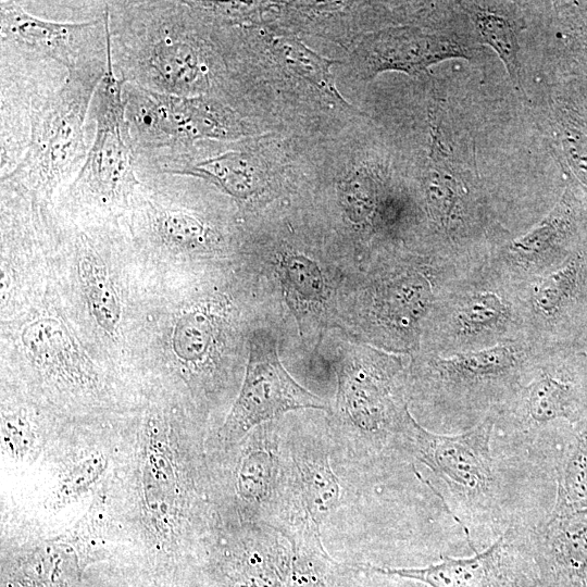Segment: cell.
<instances>
[{
  "instance_id": "obj_1",
  "label": "cell",
  "mask_w": 587,
  "mask_h": 587,
  "mask_svg": "<svg viewBox=\"0 0 587 587\" xmlns=\"http://www.w3.org/2000/svg\"><path fill=\"white\" fill-rule=\"evenodd\" d=\"M458 141L450 126L446 135L442 117L433 125L423 195L434 234L430 257L467 267L513 236L479 179L469 143Z\"/></svg>"
},
{
  "instance_id": "obj_2",
  "label": "cell",
  "mask_w": 587,
  "mask_h": 587,
  "mask_svg": "<svg viewBox=\"0 0 587 587\" xmlns=\"http://www.w3.org/2000/svg\"><path fill=\"white\" fill-rule=\"evenodd\" d=\"M422 338L423 351L441 355L525 338L521 284L489 260L460 270L440 289Z\"/></svg>"
},
{
  "instance_id": "obj_3",
  "label": "cell",
  "mask_w": 587,
  "mask_h": 587,
  "mask_svg": "<svg viewBox=\"0 0 587 587\" xmlns=\"http://www.w3.org/2000/svg\"><path fill=\"white\" fill-rule=\"evenodd\" d=\"M544 352L526 338L446 355L422 351L412 375L435 402L473 411L494 407L505 395L515 396Z\"/></svg>"
},
{
  "instance_id": "obj_4",
  "label": "cell",
  "mask_w": 587,
  "mask_h": 587,
  "mask_svg": "<svg viewBox=\"0 0 587 587\" xmlns=\"http://www.w3.org/2000/svg\"><path fill=\"white\" fill-rule=\"evenodd\" d=\"M334 453L327 442L282 435L277 486L266 524L291 546L323 545L322 526L341 499Z\"/></svg>"
},
{
  "instance_id": "obj_5",
  "label": "cell",
  "mask_w": 587,
  "mask_h": 587,
  "mask_svg": "<svg viewBox=\"0 0 587 587\" xmlns=\"http://www.w3.org/2000/svg\"><path fill=\"white\" fill-rule=\"evenodd\" d=\"M98 77L76 68L32 122L28 150L11 177L49 195L85 158L83 125Z\"/></svg>"
},
{
  "instance_id": "obj_6",
  "label": "cell",
  "mask_w": 587,
  "mask_h": 587,
  "mask_svg": "<svg viewBox=\"0 0 587 587\" xmlns=\"http://www.w3.org/2000/svg\"><path fill=\"white\" fill-rule=\"evenodd\" d=\"M401 365L387 355L342 374L337 400L341 429L336 436L339 451L353 460L382 446L388 434L400 435L409 413L402 400Z\"/></svg>"
},
{
  "instance_id": "obj_7",
  "label": "cell",
  "mask_w": 587,
  "mask_h": 587,
  "mask_svg": "<svg viewBox=\"0 0 587 587\" xmlns=\"http://www.w3.org/2000/svg\"><path fill=\"white\" fill-rule=\"evenodd\" d=\"M298 409L329 411L326 401L300 386L285 370L275 337L267 330H255L249 340L245 379L217 433V446L229 450L255 427Z\"/></svg>"
},
{
  "instance_id": "obj_8",
  "label": "cell",
  "mask_w": 587,
  "mask_h": 587,
  "mask_svg": "<svg viewBox=\"0 0 587 587\" xmlns=\"http://www.w3.org/2000/svg\"><path fill=\"white\" fill-rule=\"evenodd\" d=\"M525 338L541 351H587V237L555 271L521 284Z\"/></svg>"
},
{
  "instance_id": "obj_9",
  "label": "cell",
  "mask_w": 587,
  "mask_h": 587,
  "mask_svg": "<svg viewBox=\"0 0 587 587\" xmlns=\"http://www.w3.org/2000/svg\"><path fill=\"white\" fill-rule=\"evenodd\" d=\"M107 30V67L95 93L97 130L75 185L103 202L124 201L139 182L135 174V157L124 116L126 101L122 97L125 79L115 77Z\"/></svg>"
},
{
  "instance_id": "obj_10",
  "label": "cell",
  "mask_w": 587,
  "mask_h": 587,
  "mask_svg": "<svg viewBox=\"0 0 587 587\" xmlns=\"http://www.w3.org/2000/svg\"><path fill=\"white\" fill-rule=\"evenodd\" d=\"M586 237L587 195L573 182L544 217L494 249L488 260L522 284L561 267Z\"/></svg>"
},
{
  "instance_id": "obj_11",
  "label": "cell",
  "mask_w": 587,
  "mask_h": 587,
  "mask_svg": "<svg viewBox=\"0 0 587 587\" xmlns=\"http://www.w3.org/2000/svg\"><path fill=\"white\" fill-rule=\"evenodd\" d=\"M476 54L467 39L451 30L410 25L369 33L354 50L359 72L366 79L387 71L419 75L441 61Z\"/></svg>"
},
{
  "instance_id": "obj_12",
  "label": "cell",
  "mask_w": 587,
  "mask_h": 587,
  "mask_svg": "<svg viewBox=\"0 0 587 587\" xmlns=\"http://www.w3.org/2000/svg\"><path fill=\"white\" fill-rule=\"evenodd\" d=\"M138 129L152 140L234 139L247 132L235 113L203 97H179L139 90L130 100Z\"/></svg>"
},
{
  "instance_id": "obj_13",
  "label": "cell",
  "mask_w": 587,
  "mask_h": 587,
  "mask_svg": "<svg viewBox=\"0 0 587 587\" xmlns=\"http://www.w3.org/2000/svg\"><path fill=\"white\" fill-rule=\"evenodd\" d=\"M494 423L490 415L464 434L444 436L423 428L409 412L399 436L422 462L457 485L475 489L490 475L488 445Z\"/></svg>"
},
{
  "instance_id": "obj_14",
  "label": "cell",
  "mask_w": 587,
  "mask_h": 587,
  "mask_svg": "<svg viewBox=\"0 0 587 587\" xmlns=\"http://www.w3.org/2000/svg\"><path fill=\"white\" fill-rule=\"evenodd\" d=\"M282 434L276 421L255 427L238 445L233 488L243 523H265L274 500Z\"/></svg>"
},
{
  "instance_id": "obj_15",
  "label": "cell",
  "mask_w": 587,
  "mask_h": 587,
  "mask_svg": "<svg viewBox=\"0 0 587 587\" xmlns=\"http://www.w3.org/2000/svg\"><path fill=\"white\" fill-rule=\"evenodd\" d=\"M229 552L225 587H284L292 566L290 542L273 526L243 523Z\"/></svg>"
},
{
  "instance_id": "obj_16",
  "label": "cell",
  "mask_w": 587,
  "mask_h": 587,
  "mask_svg": "<svg viewBox=\"0 0 587 587\" xmlns=\"http://www.w3.org/2000/svg\"><path fill=\"white\" fill-rule=\"evenodd\" d=\"M148 446L142 472L146 505L161 524H175L180 508V491L162 419L147 424Z\"/></svg>"
},
{
  "instance_id": "obj_17",
  "label": "cell",
  "mask_w": 587,
  "mask_h": 587,
  "mask_svg": "<svg viewBox=\"0 0 587 587\" xmlns=\"http://www.w3.org/2000/svg\"><path fill=\"white\" fill-rule=\"evenodd\" d=\"M555 148L574 182L587 195V97L579 87L549 97Z\"/></svg>"
},
{
  "instance_id": "obj_18",
  "label": "cell",
  "mask_w": 587,
  "mask_h": 587,
  "mask_svg": "<svg viewBox=\"0 0 587 587\" xmlns=\"http://www.w3.org/2000/svg\"><path fill=\"white\" fill-rule=\"evenodd\" d=\"M147 66L163 93L196 97L208 84L207 64L197 48L171 36L152 46Z\"/></svg>"
},
{
  "instance_id": "obj_19",
  "label": "cell",
  "mask_w": 587,
  "mask_h": 587,
  "mask_svg": "<svg viewBox=\"0 0 587 587\" xmlns=\"http://www.w3.org/2000/svg\"><path fill=\"white\" fill-rule=\"evenodd\" d=\"M91 23L66 24L41 20L15 3L1 5V30L12 38L75 68L72 41L92 28Z\"/></svg>"
},
{
  "instance_id": "obj_20",
  "label": "cell",
  "mask_w": 587,
  "mask_h": 587,
  "mask_svg": "<svg viewBox=\"0 0 587 587\" xmlns=\"http://www.w3.org/2000/svg\"><path fill=\"white\" fill-rule=\"evenodd\" d=\"M478 37L492 48L503 62L513 86L523 91V65L521 52V23L512 14V8L503 2H463Z\"/></svg>"
},
{
  "instance_id": "obj_21",
  "label": "cell",
  "mask_w": 587,
  "mask_h": 587,
  "mask_svg": "<svg viewBox=\"0 0 587 587\" xmlns=\"http://www.w3.org/2000/svg\"><path fill=\"white\" fill-rule=\"evenodd\" d=\"M22 342L32 360L54 375L75 379L88 371L85 357L66 326L53 317L29 323L22 332Z\"/></svg>"
},
{
  "instance_id": "obj_22",
  "label": "cell",
  "mask_w": 587,
  "mask_h": 587,
  "mask_svg": "<svg viewBox=\"0 0 587 587\" xmlns=\"http://www.w3.org/2000/svg\"><path fill=\"white\" fill-rule=\"evenodd\" d=\"M500 541L501 539L473 558L445 559L438 564L422 569H388L371 565L360 567L384 575L420 580L430 587H488Z\"/></svg>"
},
{
  "instance_id": "obj_23",
  "label": "cell",
  "mask_w": 587,
  "mask_h": 587,
  "mask_svg": "<svg viewBox=\"0 0 587 587\" xmlns=\"http://www.w3.org/2000/svg\"><path fill=\"white\" fill-rule=\"evenodd\" d=\"M179 173L209 179L225 192L240 199L258 193L266 178L263 162L246 151H229L203 160Z\"/></svg>"
},
{
  "instance_id": "obj_24",
  "label": "cell",
  "mask_w": 587,
  "mask_h": 587,
  "mask_svg": "<svg viewBox=\"0 0 587 587\" xmlns=\"http://www.w3.org/2000/svg\"><path fill=\"white\" fill-rule=\"evenodd\" d=\"M78 274L92 316L104 332L114 335L122 305L105 264L93 252H84L78 262Z\"/></svg>"
},
{
  "instance_id": "obj_25",
  "label": "cell",
  "mask_w": 587,
  "mask_h": 587,
  "mask_svg": "<svg viewBox=\"0 0 587 587\" xmlns=\"http://www.w3.org/2000/svg\"><path fill=\"white\" fill-rule=\"evenodd\" d=\"M291 548V573L284 587H361L355 566L336 562L324 546Z\"/></svg>"
},
{
  "instance_id": "obj_26",
  "label": "cell",
  "mask_w": 587,
  "mask_h": 587,
  "mask_svg": "<svg viewBox=\"0 0 587 587\" xmlns=\"http://www.w3.org/2000/svg\"><path fill=\"white\" fill-rule=\"evenodd\" d=\"M272 50L286 68L311 83L339 104L351 108L335 86L332 73L335 61L317 54L297 37L287 34L273 39Z\"/></svg>"
},
{
  "instance_id": "obj_27",
  "label": "cell",
  "mask_w": 587,
  "mask_h": 587,
  "mask_svg": "<svg viewBox=\"0 0 587 587\" xmlns=\"http://www.w3.org/2000/svg\"><path fill=\"white\" fill-rule=\"evenodd\" d=\"M154 228L163 242L177 248L202 246L210 235V229L200 218L179 210L160 211Z\"/></svg>"
},
{
  "instance_id": "obj_28",
  "label": "cell",
  "mask_w": 587,
  "mask_h": 587,
  "mask_svg": "<svg viewBox=\"0 0 587 587\" xmlns=\"http://www.w3.org/2000/svg\"><path fill=\"white\" fill-rule=\"evenodd\" d=\"M210 336V324L204 315L196 312L186 314L174 328V351L184 361H199L208 350Z\"/></svg>"
},
{
  "instance_id": "obj_29",
  "label": "cell",
  "mask_w": 587,
  "mask_h": 587,
  "mask_svg": "<svg viewBox=\"0 0 587 587\" xmlns=\"http://www.w3.org/2000/svg\"><path fill=\"white\" fill-rule=\"evenodd\" d=\"M285 273L294 288L302 296L319 299L322 294V276L317 266L303 255L290 254L285 258Z\"/></svg>"
},
{
  "instance_id": "obj_30",
  "label": "cell",
  "mask_w": 587,
  "mask_h": 587,
  "mask_svg": "<svg viewBox=\"0 0 587 587\" xmlns=\"http://www.w3.org/2000/svg\"><path fill=\"white\" fill-rule=\"evenodd\" d=\"M103 470L102 459H89L82 463L77 469L64 479L59 491L60 497L68 498L84 491L91 485Z\"/></svg>"
},
{
  "instance_id": "obj_31",
  "label": "cell",
  "mask_w": 587,
  "mask_h": 587,
  "mask_svg": "<svg viewBox=\"0 0 587 587\" xmlns=\"http://www.w3.org/2000/svg\"><path fill=\"white\" fill-rule=\"evenodd\" d=\"M2 433L4 440L13 450L25 449L32 441L29 427L17 417H5L2 422Z\"/></svg>"
}]
</instances>
